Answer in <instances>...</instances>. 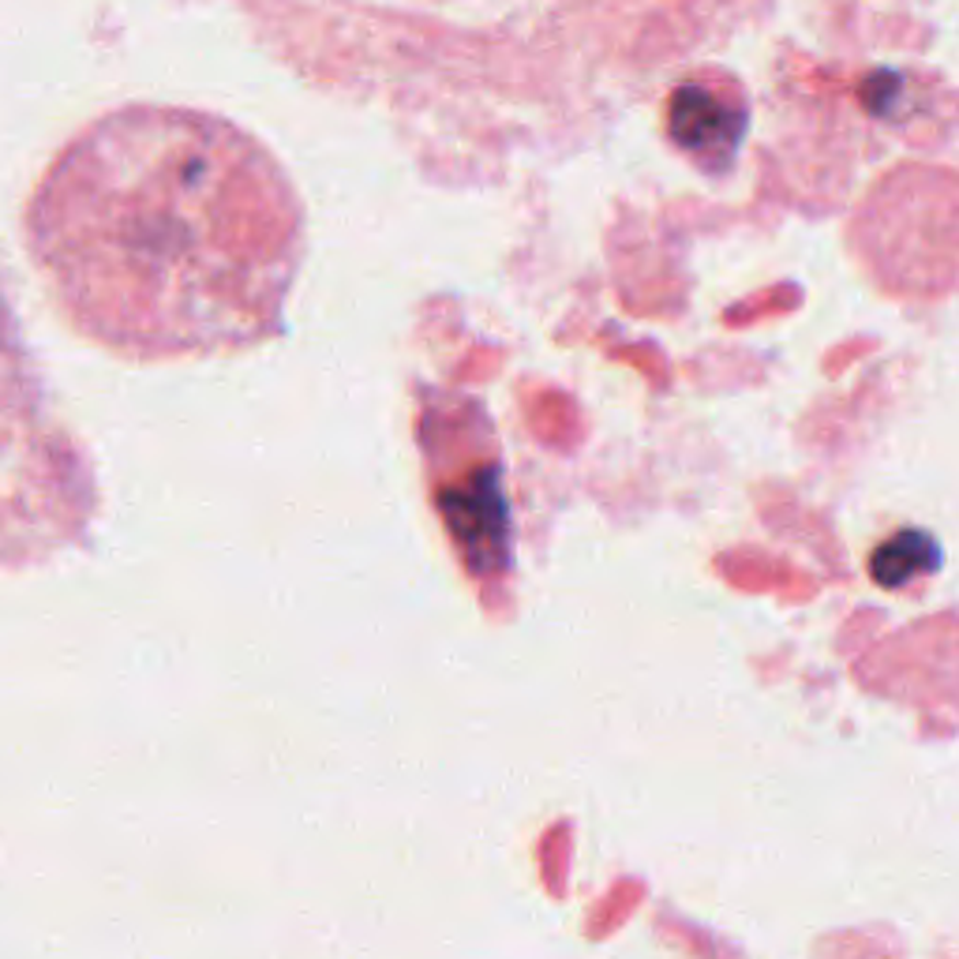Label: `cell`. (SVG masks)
Listing matches in <instances>:
<instances>
[{
  "label": "cell",
  "mask_w": 959,
  "mask_h": 959,
  "mask_svg": "<svg viewBox=\"0 0 959 959\" xmlns=\"http://www.w3.org/2000/svg\"><path fill=\"white\" fill-rule=\"evenodd\" d=\"M940 567V548L922 528H903L869 555V573L881 589H907Z\"/></svg>",
  "instance_id": "obj_3"
},
{
  "label": "cell",
  "mask_w": 959,
  "mask_h": 959,
  "mask_svg": "<svg viewBox=\"0 0 959 959\" xmlns=\"http://www.w3.org/2000/svg\"><path fill=\"white\" fill-rule=\"evenodd\" d=\"M31 252L79 334L139 361L237 353L282 334L304 206L244 128L136 105L53 161Z\"/></svg>",
  "instance_id": "obj_1"
},
{
  "label": "cell",
  "mask_w": 959,
  "mask_h": 959,
  "mask_svg": "<svg viewBox=\"0 0 959 959\" xmlns=\"http://www.w3.org/2000/svg\"><path fill=\"white\" fill-rule=\"evenodd\" d=\"M671 136L705 165H720L742 139V110L701 87H683L671 102Z\"/></svg>",
  "instance_id": "obj_2"
}]
</instances>
